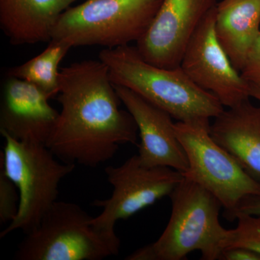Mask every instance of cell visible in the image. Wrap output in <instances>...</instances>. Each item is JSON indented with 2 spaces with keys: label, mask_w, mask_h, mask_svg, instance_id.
<instances>
[{
  "label": "cell",
  "mask_w": 260,
  "mask_h": 260,
  "mask_svg": "<svg viewBox=\"0 0 260 260\" xmlns=\"http://www.w3.org/2000/svg\"><path fill=\"white\" fill-rule=\"evenodd\" d=\"M221 259L260 260V254L243 247L228 248L223 251Z\"/></svg>",
  "instance_id": "cell-20"
},
{
  "label": "cell",
  "mask_w": 260,
  "mask_h": 260,
  "mask_svg": "<svg viewBox=\"0 0 260 260\" xmlns=\"http://www.w3.org/2000/svg\"><path fill=\"white\" fill-rule=\"evenodd\" d=\"M20 194L13 181L0 171V223H10L18 214Z\"/></svg>",
  "instance_id": "cell-18"
},
{
  "label": "cell",
  "mask_w": 260,
  "mask_h": 260,
  "mask_svg": "<svg viewBox=\"0 0 260 260\" xmlns=\"http://www.w3.org/2000/svg\"><path fill=\"white\" fill-rule=\"evenodd\" d=\"M249 95L260 103V82H249Z\"/></svg>",
  "instance_id": "cell-22"
},
{
  "label": "cell",
  "mask_w": 260,
  "mask_h": 260,
  "mask_svg": "<svg viewBox=\"0 0 260 260\" xmlns=\"http://www.w3.org/2000/svg\"><path fill=\"white\" fill-rule=\"evenodd\" d=\"M1 170L18 188V214L0 234L4 238L15 231L25 234L36 229L57 201L61 181L75 170V164L56 158L46 145L25 143L3 136Z\"/></svg>",
  "instance_id": "cell-5"
},
{
  "label": "cell",
  "mask_w": 260,
  "mask_h": 260,
  "mask_svg": "<svg viewBox=\"0 0 260 260\" xmlns=\"http://www.w3.org/2000/svg\"><path fill=\"white\" fill-rule=\"evenodd\" d=\"M174 126L189 164L184 177L215 196L225 209V218L234 220L242 200L260 194L259 183L213 139L210 122L177 121Z\"/></svg>",
  "instance_id": "cell-7"
},
{
  "label": "cell",
  "mask_w": 260,
  "mask_h": 260,
  "mask_svg": "<svg viewBox=\"0 0 260 260\" xmlns=\"http://www.w3.org/2000/svg\"><path fill=\"white\" fill-rule=\"evenodd\" d=\"M169 198L172 213L161 236L125 259L183 260L195 251L201 253L203 260L221 259L230 230L219 220L220 201L185 177Z\"/></svg>",
  "instance_id": "cell-3"
},
{
  "label": "cell",
  "mask_w": 260,
  "mask_h": 260,
  "mask_svg": "<svg viewBox=\"0 0 260 260\" xmlns=\"http://www.w3.org/2000/svg\"><path fill=\"white\" fill-rule=\"evenodd\" d=\"M217 0H162L137 49L150 64L167 69L180 66L186 46Z\"/></svg>",
  "instance_id": "cell-10"
},
{
  "label": "cell",
  "mask_w": 260,
  "mask_h": 260,
  "mask_svg": "<svg viewBox=\"0 0 260 260\" xmlns=\"http://www.w3.org/2000/svg\"><path fill=\"white\" fill-rule=\"evenodd\" d=\"M162 0H87L59 17L51 40L72 47L112 49L138 42L146 32Z\"/></svg>",
  "instance_id": "cell-6"
},
{
  "label": "cell",
  "mask_w": 260,
  "mask_h": 260,
  "mask_svg": "<svg viewBox=\"0 0 260 260\" xmlns=\"http://www.w3.org/2000/svg\"><path fill=\"white\" fill-rule=\"evenodd\" d=\"M216 6L210 10L188 43L180 68L200 88L213 94L224 107L249 100V82L243 78L219 42L215 32Z\"/></svg>",
  "instance_id": "cell-9"
},
{
  "label": "cell",
  "mask_w": 260,
  "mask_h": 260,
  "mask_svg": "<svg viewBox=\"0 0 260 260\" xmlns=\"http://www.w3.org/2000/svg\"><path fill=\"white\" fill-rule=\"evenodd\" d=\"M239 213L260 215V194L251 195L242 200L234 213V220Z\"/></svg>",
  "instance_id": "cell-21"
},
{
  "label": "cell",
  "mask_w": 260,
  "mask_h": 260,
  "mask_svg": "<svg viewBox=\"0 0 260 260\" xmlns=\"http://www.w3.org/2000/svg\"><path fill=\"white\" fill-rule=\"evenodd\" d=\"M58 102L61 109L47 147L61 161L95 168L111 160L121 145L136 144L138 129L102 61L61 68Z\"/></svg>",
  "instance_id": "cell-1"
},
{
  "label": "cell",
  "mask_w": 260,
  "mask_h": 260,
  "mask_svg": "<svg viewBox=\"0 0 260 260\" xmlns=\"http://www.w3.org/2000/svg\"><path fill=\"white\" fill-rule=\"evenodd\" d=\"M235 219L237 226L230 229L225 249L243 247L260 254V215L239 213Z\"/></svg>",
  "instance_id": "cell-17"
},
{
  "label": "cell",
  "mask_w": 260,
  "mask_h": 260,
  "mask_svg": "<svg viewBox=\"0 0 260 260\" xmlns=\"http://www.w3.org/2000/svg\"><path fill=\"white\" fill-rule=\"evenodd\" d=\"M99 57L114 85L133 90L178 121L210 122L224 111L220 101L197 85L180 67L167 69L150 64L137 47L104 49Z\"/></svg>",
  "instance_id": "cell-2"
},
{
  "label": "cell",
  "mask_w": 260,
  "mask_h": 260,
  "mask_svg": "<svg viewBox=\"0 0 260 260\" xmlns=\"http://www.w3.org/2000/svg\"><path fill=\"white\" fill-rule=\"evenodd\" d=\"M106 175L113 191L110 198L95 200L93 206L102 208L93 217L97 229L115 232L116 222L126 220L145 208L169 196L184 179V174L169 167H148L138 155L128 158L119 167H108Z\"/></svg>",
  "instance_id": "cell-8"
},
{
  "label": "cell",
  "mask_w": 260,
  "mask_h": 260,
  "mask_svg": "<svg viewBox=\"0 0 260 260\" xmlns=\"http://www.w3.org/2000/svg\"><path fill=\"white\" fill-rule=\"evenodd\" d=\"M71 48L66 43L51 40L40 54L23 64L10 68L8 76L32 84L50 99L59 94L58 68Z\"/></svg>",
  "instance_id": "cell-16"
},
{
  "label": "cell",
  "mask_w": 260,
  "mask_h": 260,
  "mask_svg": "<svg viewBox=\"0 0 260 260\" xmlns=\"http://www.w3.org/2000/svg\"><path fill=\"white\" fill-rule=\"evenodd\" d=\"M93 217L75 203L56 201L36 229L25 234L15 251L17 260H102L117 255L116 232L92 225Z\"/></svg>",
  "instance_id": "cell-4"
},
{
  "label": "cell",
  "mask_w": 260,
  "mask_h": 260,
  "mask_svg": "<svg viewBox=\"0 0 260 260\" xmlns=\"http://www.w3.org/2000/svg\"><path fill=\"white\" fill-rule=\"evenodd\" d=\"M241 74L246 81L260 82V32L251 48Z\"/></svg>",
  "instance_id": "cell-19"
},
{
  "label": "cell",
  "mask_w": 260,
  "mask_h": 260,
  "mask_svg": "<svg viewBox=\"0 0 260 260\" xmlns=\"http://www.w3.org/2000/svg\"><path fill=\"white\" fill-rule=\"evenodd\" d=\"M79 0H0V27L14 45L49 42L59 17Z\"/></svg>",
  "instance_id": "cell-14"
},
{
  "label": "cell",
  "mask_w": 260,
  "mask_h": 260,
  "mask_svg": "<svg viewBox=\"0 0 260 260\" xmlns=\"http://www.w3.org/2000/svg\"><path fill=\"white\" fill-rule=\"evenodd\" d=\"M37 87L8 76L2 94L0 133L25 143L47 146L59 112Z\"/></svg>",
  "instance_id": "cell-12"
},
{
  "label": "cell",
  "mask_w": 260,
  "mask_h": 260,
  "mask_svg": "<svg viewBox=\"0 0 260 260\" xmlns=\"http://www.w3.org/2000/svg\"><path fill=\"white\" fill-rule=\"evenodd\" d=\"M114 86L121 102L138 126L140 138L138 155L142 164L148 167H169L186 172L189 167L187 157L170 114L129 89Z\"/></svg>",
  "instance_id": "cell-11"
},
{
  "label": "cell",
  "mask_w": 260,
  "mask_h": 260,
  "mask_svg": "<svg viewBox=\"0 0 260 260\" xmlns=\"http://www.w3.org/2000/svg\"><path fill=\"white\" fill-rule=\"evenodd\" d=\"M215 32L234 68L242 71L260 32V0L217 3Z\"/></svg>",
  "instance_id": "cell-15"
},
{
  "label": "cell",
  "mask_w": 260,
  "mask_h": 260,
  "mask_svg": "<svg viewBox=\"0 0 260 260\" xmlns=\"http://www.w3.org/2000/svg\"><path fill=\"white\" fill-rule=\"evenodd\" d=\"M210 125L213 139L260 184V106L249 100L229 108Z\"/></svg>",
  "instance_id": "cell-13"
}]
</instances>
